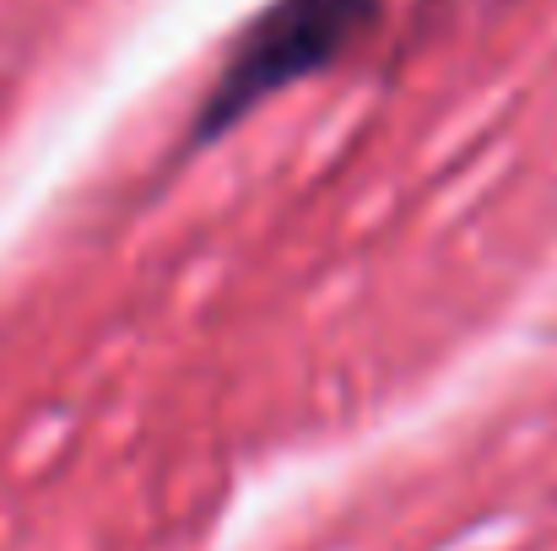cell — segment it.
Returning <instances> with one entry per match:
<instances>
[{
    "instance_id": "6da1fadb",
    "label": "cell",
    "mask_w": 557,
    "mask_h": 551,
    "mask_svg": "<svg viewBox=\"0 0 557 551\" xmlns=\"http://www.w3.org/2000/svg\"><path fill=\"white\" fill-rule=\"evenodd\" d=\"M384 16V0H265L222 49L211 87L189 114V147L233 136L287 87L336 71Z\"/></svg>"
}]
</instances>
